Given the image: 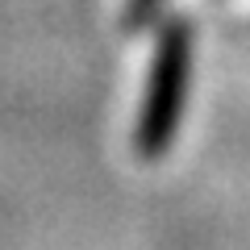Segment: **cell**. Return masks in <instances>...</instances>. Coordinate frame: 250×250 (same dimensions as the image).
Instances as JSON below:
<instances>
[{
	"label": "cell",
	"instance_id": "1",
	"mask_svg": "<svg viewBox=\"0 0 250 250\" xmlns=\"http://www.w3.org/2000/svg\"><path fill=\"white\" fill-rule=\"evenodd\" d=\"M188 50H192V42H188L184 25L163 29L150 83H146V100H142V117H138V134H134L142 159H159L179 129V113H184V96H188V59H192Z\"/></svg>",
	"mask_w": 250,
	"mask_h": 250
},
{
	"label": "cell",
	"instance_id": "2",
	"mask_svg": "<svg viewBox=\"0 0 250 250\" xmlns=\"http://www.w3.org/2000/svg\"><path fill=\"white\" fill-rule=\"evenodd\" d=\"M154 9H159V0H129V25H142Z\"/></svg>",
	"mask_w": 250,
	"mask_h": 250
}]
</instances>
